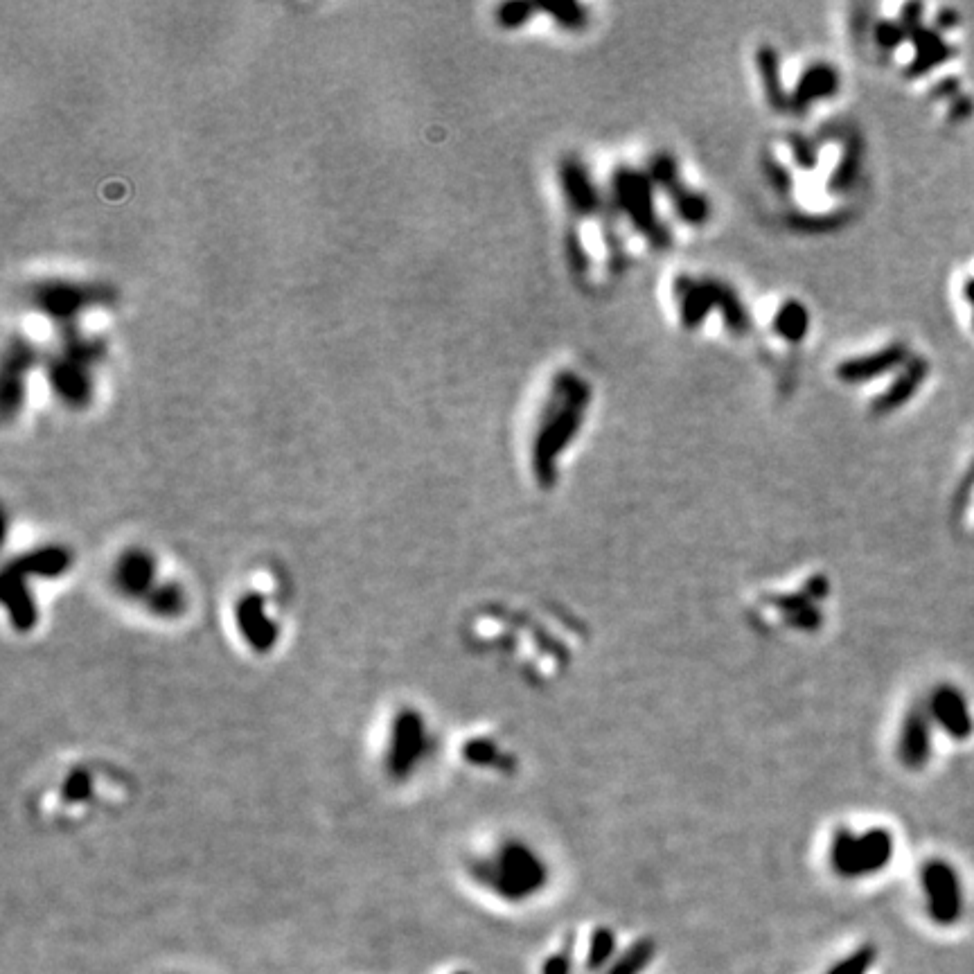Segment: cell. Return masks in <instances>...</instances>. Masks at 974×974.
Segmentation results:
<instances>
[{
    "label": "cell",
    "instance_id": "obj_1",
    "mask_svg": "<svg viewBox=\"0 0 974 974\" xmlns=\"http://www.w3.org/2000/svg\"><path fill=\"white\" fill-rule=\"evenodd\" d=\"M589 404L591 386L580 375L569 373V370L555 375L551 393H548L542 415H539L533 454H530L533 474L544 490H551L557 483V460L578 436Z\"/></svg>",
    "mask_w": 974,
    "mask_h": 974
},
{
    "label": "cell",
    "instance_id": "obj_2",
    "mask_svg": "<svg viewBox=\"0 0 974 974\" xmlns=\"http://www.w3.org/2000/svg\"><path fill=\"white\" fill-rule=\"evenodd\" d=\"M106 345L100 336L84 330V325H68L57 330V343L43 363L52 395L66 409L82 411L93 402L95 370L104 361Z\"/></svg>",
    "mask_w": 974,
    "mask_h": 974
},
{
    "label": "cell",
    "instance_id": "obj_3",
    "mask_svg": "<svg viewBox=\"0 0 974 974\" xmlns=\"http://www.w3.org/2000/svg\"><path fill=\"white\" fill-rule=\"evenodd\" d=\"M23 298L32 312L41 314L59 330V327L79 325L93 309L115 305L118 291L106 282L95 280L43 278L30 282Z\"/></svg>",
    "mask_w": 974,
    "mask_h": 974
},
{
    "label": "cell",
    "instance_id": "obj_4",
    "mask_svg": "<svg viewBox=\"0 0 974 974\" xmlns=\"http://www.w3.org/2000/svg\"><path fill=\"white\" fill-rule=\"evenodd\" d=\"M478 878L506 900H526L546 887L548 869L542 855L524 841H506L490 860L478 864Z\"/></svg>",
    "mask_w": 974,
    "mask_h": 974
},
{
    "label": "cell",
    "instance_id": "obj_5",
    "mask_svg": "<svg viewBox=\"0 0 974 974\" xmlns=\"http://www.w3.org/2000/svg\"><path fill=\"white\" fill-rule=\"evenodd\" d=\"M675 298L679 305L681 325H684L686 330H697L713 309H720L724 314L726 327H729L733 334L742 336L749 332L751 327L749 312L745 309V305H742V300L736 291L720 280L715 278L693 280L681 276L675 282Z\"/></svg>",
    "mask_w": 974,
    "mask_h": 974
},
{
    "label": "cell",
    "instance_id": "obj_6",
    "mask_svg": "<svg viewBox=\"0 0 974 974\" xmlns=\"http://www.w3.org/2000/svg\"><path fill=\"white\" fill-rule=\"evenodd\" d=\"M893 837L887 828L853 832L839 828L830 841V869L841 880H862L884 871L893 857Z\"/></svg>",
    "mask_w": 974,
    "mask_h": 974
},
{
    "label": "cell",
    "instance_id": "obj_7",
    "mask_svg": "<svg viewBox=\"0 0 974 974\" xmlns=\"http://www.w3.org/2000/svg\"><path fill=\"white\" fill-rule=\"evenodd\" d=\"M612 190L616 208L625 212L627 219L652 246L657 249L670 246V230L661 224L657 208H654V183L648 174L621 167L612 181Z\"/></svg>",
    "mask_w": 974,
    "mask_h": 974
},
{
    "label": "cell",
    "instance_id": "obj_8",
    "mask_svg": "<svg viewBox=\"0 0 974 974\" xmlns=\"http://www.w3.org/2000/svg\"><path fill=\"white\" fill-rule=\"evenodd\" d=\"M41 363V352L30 336L12 334L5 343L3 370H0V415L3 422H12L23 411L28 397L30 375Z\"/></svg>",
    "mask_w": 974,
    "mask_h": 974
},
{
    "label": "cell",
    "instance_id": "obj_9",
    "mask_svg": "<svg viewBox=\"0 0 974 974\" xmlns=\"http://www.w3.org/2000/svg\"><path fill=\"white\" fill-rule=\"evenodd\" d=\"M929 918L936 925L950 927L963 916V889L959 873L945 860H927L920 871Z\"/></svg>",
    "mask_w": 974,
    "mask_h": 974
},
{
    "label": "cell",
    "instance_id": "obj_10",
    "mask_svg": "<svg viewBox=\"0 0 974 974\" xmlns=\"http://www.w3.org/2000/svg\"><path fill=\"white\" fill-rule=\"evenodd\" d=\"M914 357L916 354L911 352V348L905 341H893L889 345H884V348L862 354V357L846 359L837 368V377L839 382L844 384H866L887 375L896 377Z\"/></svg>",
    "mask_w": 974,
    "mask_h": 974
},
{
    "label": "cell",
    "instance_id": "obj_11",
    "mask_svg": "<svg viewBox=\"0 0 974 974\" xmlns=\"http://www.w3.org/2000/svg\"><path fill=\"white\" fill-rule=\"evenodd\" d=\"M932 722L927 706H914L900 724L898 760L911 772L923 769L932 756Z\"/></svg>",
    "mask_w": 974,
    "mask_h": 974
},
{
    "label": "cell",
    "instance_id": "obj_12",
    "mask_svg": "<svg viewBox=\"0 0 974 974\" xmlns=\"http://www.w3.org/2000/svg\"><path fill=\"white\" fill-rule=\"evenodd\" d=\"M927 708L932 720L956 742H965L974 733V720L959 688L950 684L936 686L929 695Z\"/></svg>",
    "mask_w": 974,
    "mask_h": 974
},
{
    "label": "cell",
    "instance_id": "obj_13",
    "mask_svg": "<svg viewBox=\"0 0 974 974\" xmlns=\"http://www.w3.org/2000/svg\"><path fill=\"white\" fill-rule=\"evenodd\" d=\"M929 370H932L929 361L923 357V354H916V357L891 379L887 388H884V391L871 402V411L875 415H889L893 411L902 409V406H907L920 391H923V386L929 379Z\"/></svg>",
    "mask_w": 974,
    "mask_h": 974
},
{
    "label": "cell",
    "instance_id": "obj_14",
    "mask_svg": "<svg viewBox=\"0 0 974 974\" xmlns=\"http://www.w3.org/2000/svg\"><path fill=\"white\" fill-rule=\"evenodd\" d=\"M424 747H427V736H424V722L418 713L404 711L395 720L393 726V742L388 751V765L395 776H406L418 763Z\"/></svg>",
    "mask_w": 974,
    "mask_h": 974
},
{
    "label": "cell",
    "instance_id": "obj_15",
    "mask_svg": "<svg viewBox=\"0 0 974 974\" xmlns=\"http://www.w3.org/2000/svg\"><path fill=\"white\" fill-rule=\"evenodd\" d=\"M560 185L564 192L566 206L571 208V212L582 217H589L593 212L600 210V192L587 167L578 158H564L560 163Z\"/></svg>",
    "mask_w": 974,
    "mask_h": 974
},
{
    "label": "cell",
    "instance_id": "obj_16",
    "mask_svg": "<svg viewBox=\"0 0 974 974\" xmlns=\"http://www.w3.org/2000/svg\"><path fill=\"white\" fill-rule=\"evenodd\" d=\"M237 623L239 630H242L244 639L249 641L251 648L258 652H269L273 648V643L278 639L276 625L269 621L267 612H264V602L260 596H246L239 600L237 605Z\"/></svg>",
    "mask_w": 974,
    "mask_h": 974
},
{
    "label": "cell",
    "instance_id": "obj_17",
    "mask_svg": "<svg viewBox=\"0 0 974 974\" xmlns=\"http://www.w3.org/2000/svg\"><path fill=\"white\" fill-rule=\"evenodd\" d=\"M839 91V73L835 66L830 64H814L801 75L799 84H796L790 109L796 113H803L810 104L826 100Z\"/></svg>",
    "mask_w": 974,
    "mask_h": 974
},
{
    "label": "cell",
    "instance_id": "obj_18",
    "mask_svg": "<svg viewBox=\"0 0 974 974\" xmlns=\"http://www.w3.org/2000/svg\"><path fill=\"white\" fill-rule=\"evenodd\" d=\"M3 602L10 612V618L14 627L28 632L32 630V625L37 623V609H34V602L28 587H25V578L21 573H16L12 566L3 575Z\"/></svg>",
    "mask_w": 974,
    "mask_h": 974
},
{
    "label": "cell",
    "instance_id": "obj_19",
    "mask_svg": "<svg viewBox=\"0 0 974 974\" xmlns=\"http://www.w3.org/2000/svg\"><path fill=\"white\" fill-rule=\"evenodd\" d=\"M70 564V557L59 546H46L39 548V551H32L28 555L19 557L12 564V569L16 573L25 575H41V578H57V575L64 573Z\"/></svg>",
    "mask_w": 974,
    "mask_h": 974
},
{
    "label": "cell",
    "instance_id": "obj_20",
    "mask_svg": "<svg viewBox=\"0 0 974 974\" xmlns=\"http://www.w3.org/2000/svg\"><path fill=\"white\" fill-rule=\"evenodd\" d=\"M756 64L760 70V77H763V88L767 95V102L774 106V111H785L790 109L792 97L785 93L783 88V77H781V61H778V52L774 48H760L756 52Z\"/></svg>",
    "mask_w": 974,
    "mask_h": 974
},
{
    "label": "cell",
    "instance_id": "obj_21",
    "mask_svg": "<svg viewBox=\"0 0 974 974\" xmlns=\"http://www.w3.org/2000/svg\"><path fill=\"white\" fill-rule=\"evenodd\" d=\"M862 161H864L862 138L860 134H850L846 140L844 154L839 158V165L835 174H832V181L828 183V188L832 192H848L857 183V179H860Z\"/></svg>",
    "mask_w": 974,
    "mask_h": 974
},
{
    "label": "cell",
    "instance_id": "obj_22",
    "mask_svg": "<svg viewBox=\"0 0 974 974\" xmlns=\"http://www.w3.org/2000/svg\"><path fill=\"white\" fill-rule=\"evenodd\" d=\"M810 330V314L799 300H787L774 316V332L790 343H799Z\"/></svg>",
    "mask_w": 974,
    "mask_h": 974
},
{
    "label": "cell",
    "instance_id": "obj_23",
    "mask_svg": "<svg viewBox=\"0 0 974 974\" xmlns=\"http://www.w3.org/2000/svg\"><path fill=\"white\" fill-rule=\"evenodd\" d=\"M154 578V562L152 557L143 551H129L122 557L120 569H118V580L125 591L129 593H140L149 587V582Z\"/></svg>",
    "mask_w": 974,
    "mask_h": 974
},
{
    "label": "cell",
    "instance_id": "obj_24",
    "mask_svg": "<svg viewBox=\"0 0 974 974\" xmlns=\"http://www.w3.org/2000/svg\"><path fill=\"white\" fill-rule=\"evenodd\" d=\"M670 201L672 208H675L677 217L681 221H686L690 226H702L711 217V203L704 197V194L693 192L684 188V185H677V188L670 190Z\"/></svg>",
    "mask_w": 974,
    "mask_h": 974
},
{
    "label": "cell",
    "instance_id": "obj_25",
    "mask_svg": "<svg viewBox=\"0 0 974 974\" xmlns=\"http://www.w3.org/2000/svg\"><path fill=\"white\" fill-rule=\"evenodd\" d=\"M654 954H657V943L652 938H639L621 956H616L605 974H641L654 961Z\"/></svg>",
    "mask_w": 974,
    "mask_h": 974
},
{
    "label": "cell",
    "instance_id": "obj_26",
    "mask_svg": "<svg viewBox=\"0 0 974 974\" xmlns=\"http://www.w3.org/2000/svg\"><path fill=\"white\" fill-rule=\"evenodd\" d=\"M616 956V934L607 927H598L596 932L591 934L589 941V952H587V970L598 972L607 965L614 963Z\"/></svg>",
    "mask_w": 974,
    "mask_h": 974
},
{
    "label": "cell",
    "instance_id": "obj_27",
    "mask_svg": "<svg viewBox=\"0 0 974 974\" xmlns=\"http://www.w3.org/2000/svg\"><path fill=\"white\" fill-rule=\"evenodd\" d=\"M875 956H878V950L873 945H862L855 952H850L846 959L832 965L826 974H869L875 963Z\"/></svg>",
    "mask_w": 974,
    "mask_h": 974
},
{
    "label": "cell",
    "instance_id": "obj_28",
    "mask_svg": "<svg viewBox=\"0 0 974 974\" xmlns=\"http://www.w3.org/2000/svg\"><path fill=\"white\" fill-rule=\"evenodd\" d=\"M544 12H548L553 19L562 25L564 30H582L587 28L589 14L587 7L578 3H560V5H546L542 7Z\"/></svg>",
    "mask_w": 974,
    "mask_h": 974
},
{
    "label": "cell",
    "instance_id": "obj_29",
    "mask_svg": "<svg viewBox=\"0 0 974 974\" xmlns=\"http://www.w3.org/2000/svg\"><path fill=\"white\" fill-rule=\"evenodd\" d=\"M844 221V212H837V215H796L790 219V226L801 230V233H828V230L844 226Z\"/></svg>",
    "mask_w": 974,
    "mask_h": 974
},
{
    "label": "cell",
    "instance_id": "obj_30",
    "mask_svg": "<svg viewBox=\"0 0 974 974\" xmlns=\"http://www.w3.org/2000/svg\"><path fill=\"white\" fill-rule=\"evenodd\" d=\"M959 305L963 309L965 327H968V332L974 339V260L965 267L959 280Z\"/></svg>",
    "mask_w": 974,
    "mask_h": 974
},
{
    "label": "cell",
    "instance_id": "obj_31",
    "mask_svg": "<svg viewBox=\"0 0 974 974\" xmlns=\"http://www.w3.org/2000/svg\"><path fill=\"white\" fill-rule=\"evenodd\" d=\"M537 10L535 5L526 3H508L497 10V25L503 30H519L530 21V16Z\"/></svg>",
    "mask_w": 974,
    "mask_h": 974
},
{
    "label": "cell",
    "instance_id": "obj_32",
    "mask_svg": "<svg viewBox=\"0 0 974 974\" xmlns=\"http://www.w3.org/2000/svg\"><path fill=\"white\" fill-rule=\"evenodd\" d=\"M566 260H569V267L573 271V276H578V278H584L589 273V255H587V249H584V244H582V239H580V233H569V237H566Z\"/></svg>",
    "mask_w": 974,
    "mask_h": 974
},
{
    "label": "cell",
    "instance_id": "obj_33",
    "mask_svg": "<svg viewBox=\"0 0 974 974\" xmlns=\"http://www.w3.org/2000/svg\"><path fill=\"white\" fill-rule=\"evenodd\" d=\"M463 754H465V758L469 760V763H476V765H490L492 767V765L501 763L499 749L494 747L490 740H474V742H469V745H465Z\"/></svg>",
    "mask_w": 974,
    "mask_h": 974
},
{
    "label": "cell",
    "instance_id": "obj_34",
    "mask_svg": "<svg viewBox=\"0 0 974 974\" xmlns=\"http://www.w3.org/2000/svg\"><path fill=\"white\" fill-rule=\"evenodd\" d=\"M763 172H765L767 183L772 185V188L778 194H790V190H792V176H790V172H787L781 163L776 161V158H772V156H765L763 158Z\"/></svg>",
    "mask_w": 974,
    "mask_h": 974
},
{
    "label": "cell",
    "instance_id": "obj_35",
    "mask_svg": "<svg viewBox=\"0 0 974 974\" xmlns=\"http://www.w3.org/2000/svg\"><path fill=\"white\" fill-rule=\"evenodd\" d=\"M790 147H792L796 165L803 167V170H810V167L817 165V156H819L817 154V143H814L812 138L794 134V136H790Z\"/></svg>",
    "mask_w": 974,
    "mask_h": 974
},
{
    "label": "cell",
    "instance_id": "obj_36",
    "mask_svg": "<svg viewBox=\"0 0 974 974\" xmlns=\"http://www.w3.org/2000/svg\"><path fill=\"white\" fill-rule=\"evenodd\" d=\"M152 605L156 612L161 614H174L179 612L181 607V596L176 589H158L152 596Z\"/></svg>",
    "mask_w": 974,
    "mask_h": 974
},
{
    "label": "cell",
    "instance_id": "obj_37",
    "mask_svg": "<svg viewBox=\"0 0 974 974\" xmlns=\"http://www.w3.org/2000/svg\"><path fill=\"white\" fill-rule=\"evenodd\" d=\"M88 792H91V781H88V776L82 772L70 776L66 787H64V794H66L68 801H82V799H86Z\"/></svg>",
    "mask_w": 974,
    "mask_h": 974
},
{
    "label": "cell",
    "instance_id": "obj_38",
    "mask_svg": "<svg viewBox=\"0 0 974 974\" xmlns=\"http://www.w3.org/2000/svg\"><path fill=\"white\" fill-rule=\"evenodd\" d=\"M544 974H571V959L566 952L553 954L551 959L544 963Z\"/></svg>",
    "mask_w": 974,
    "mask_h": 974
}]
</instances>
